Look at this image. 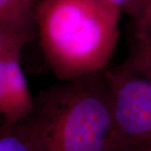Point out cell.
Returning <instances> with one entry per match:
<instances>
[{"label":"cell","instance_id":"6da1fadb","mask_svg":"<svg viewBox=\"0 0 151 151\" xmlns=\"http://www.w3.org/2000/svg\"><path fill=\"white\" fill-rule=\"evenodd\" d=\"M13 129L31 151H112V109L104 71L40 91L30 113Z\"/></svg>","mask_w":151,"mask_h":151},{"label":"cell","instance_id":"7a4b0ae2","mask_svg":"<svg viewBox=\"0 0 151 151\" xmlns=\"http://www.w3.org/2000/svg\"><path fill=\"white\" fill-rule=\"evenodd\" d=\"M121 13L99 0H40L35 29L45 60L60 81L108 69Z\"/></svg>","mask_w":151,"mask_h":151},{"label":"cell","instance_id":"3957f363","mask_svg":"<svg viewBox=\"0 0 151 151\" xmlns=\"http://www.w3.org/2000/svg\"><path fill=\"white\" fill-rule=\"evenodd\" d=\"M112 119V151H151V81L120 65L104 70Z\"/></svg>","mask_w":151,"mask_h":151},{"label":"cell","instance_id":"277c9868","mask_svg":"<svg viewBox=\"0 0 151 151\" xmlns=\"http://www.w3.org/2000/svg\"><path fill=\"white\" fill-rule=\"evenodd\" d=\"M32 0H0V26L35 35V8Z\"/></svg>","mask_w":151,"mask_h":151},{"label":"cell","instance_id":"5b68a950","mask_svg":"<svg viewBox=\"0 0 151 151\" xmlns=\"http://www.w3.org/2000/svg\"><path fill=\"white\" fill-rule=\"evenodd\" d=\"M120 66L151 81L150 39L145 34L135 30L130 38L128 55Z\"/></svg>","mask_w":151,"mask_h":151},{"label":"cell","instance_id":"8992f818","mask_svg":"<svg viewBox=\"0 0 151 151\" xmlns=\"http://www.w3.org/2000/svg\"><path fill=\"white\" fill-rule=\"evenodd\" d=\"M35 35L0 26V55L23 50Z\"/></svg>","mask_w":151,"mask_h":151},{"label":"cell","instance_id":"52a82bcc","mask_svg":"<svg viewBox=\"0 0 151 151\" xmlns=\"http://www.w3.org/2000/svg\"><path fill=\"white\" fill-rule=\"evenodd\" d=\"M0 151H31L13 127L0 122Z\"/></svg>","mask_w":151,"mask_h":151},{"label":"cell","instance_id":"ba28073f","mask_svg":"<svg viewBox=\"0 0 151 151\" xmlns=\"http://www.w3.org/2000/svg\"><path fill=\"white\" fill-rule=\"evenodd\" d=\"M134 19L136 31L145 34L151 40V0H144L139 13Z\"/></svg>","mask_w":151,"mask_h":151},{"label":"cell","instance_id":"9c48e42d","mask_svg":"<svg viewBox=\"0 0 151 151\" xmlns=\"http://www.w3.org/2000/svg\"><path fill=\"white\" fill-rule=\"evenodd\" d=\"M102 3L119 11L129 14L133 18L138 15L140 11L144 0H99Z\"/></svg>","mask_w":151,"mask_h":151},{"label":"cell","instance_id":"30bf717a","mask_svg":"<svg viewBox=\"0 0 151 151\" xmlns=\"http://www.w3.org/2000/svg\"><path fill=\"white\" fill-rule=\"evenodd\" d=\"M32 1L34 2V3H35V4H37L38 3H39V2H40V0H32Z\"/></svg>","mask_w":151,"mask_h":151}]
</instances>
